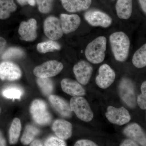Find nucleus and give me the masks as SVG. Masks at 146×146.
<instances>
[{"label": "nucleus", "mask_w": 146, "mask_h": 146, "mask_svg": "<svg viewBox=\"0 0 146 146\" xmlns=\"http://www.w3.org/2000/svg\"><path fill=\"white\" fill-rule=\"evenodd\" d=\"M112 1H114V0H112Z\"/></svg>", "instance_id": "nucleus-40"}, {"label": "nucleus", "mask_w": 146, "mask_h": 146, "mask_svg": "<svg viewBox=\"0 0 146 146\" xmlns=\"http://www.w3.org/2000/svg\"><path fill=\"white\" fill-rule=\"evenodd\" d=\"M25 55L23 51L19 48L12 47L9 48L5 52L2 56L3 60H8L13 58H20Z\"/></svg>", "instance_id": "nucleus-28"}, {"label": "nucleus", "mask_w": 146, "mask_h": 146, "mask_svg": "<svg viewBox=\"0 0 146 146\" xmlns=\"http://www.w3.org/2000/svg\"><path fill=\"white\" fill-rule=\"evenodd\" d=\"M60 21L62 30L65 34L75 31L81 23L80 17L76 14L62 13L60 15Z\"/></svg>", "instance_id": "nucleus-14"}, {"label": "nucleus", "mask_w": 146, "mask_h": 146, "mask_svg": "<svg viewBox=\"0 0 146 146\" xmlns=\"http://www.w3.org/2000/svg\"><path fill=\"white\" fill-rule=\"evenodd\" d=\"M53 0H36L38 9L41 13H49L52 10Z\"/></svg>", "instance_id": "nucleus-29"}, {"label": "nucleus", "mask_w": 146, "mask_h": 146, "mask_svg": "<svg viewBox=\"0 0 146 146\" xmlns=\"http://www.w3.org/2000/svg\"><path fill=\"white\" fill-rule=\"evenodd\" d=\"M119 95L123 102L131 108H134L137 104L136 93L133 82L127 78H123L119 87Z\"/></svg>", "instance_id": "nucleus-5"}, {"label": "nucleus", "mask_w": 146, "mask_h": 146, "mask_svg": "<svg viewBox=\"0 0 146 146\" xmlns=\"http://www.w3.org/2000/svg\"><path fill=\"white\" fill-rule=\"evenodd\" d=\"M84 18L88 23L94 27L107 28L111 25L112 19L106 13L99 10H91L84 14Z\"/></svg>", "instance_id": "nucleus-8"}, {"label": "nucleus", "mask_w": 146, "mask_h": 146, "mask_svg": "<svg viewBox=\"0 0 146 146\" xmlns=\"http://www.w3.org/2000/svg\"><path fill=\"white\" fill-rule=\"evenodd\" d=\"M125 135L142 146L146 145V135L139 125L133 123L129 125L123 130Z\"/></svg>", "instance_id": "nucleus-15"}, {"label": "nucleus", "mask_w": 146, "mask_h": 146, "mask_svg": "<svg viewBox=\"0 0 146 146\" xmlns=\"http://www.w3.org/2000/svg\"><path fill=\"white\" fill-rule=\"evenodd\" d=\"M1 107H0V113H1Z\"/></svg>", "instance_id": "nucleus-39"}, {"label": "nucleus", "mask_w": 146, "mask_h": 146, "mask_svg": "<svg viewBox=\"0 0 146 146\" xmlns=\"http://www.w3.org/2000/svg\"><path fill=\"white\" fill-rule=\"evenodd\" d=\"M106 117L110 123L119 125L127 123L131 119L127 110L123 107L117 108L112 106H108Z\"/></svg>", "instance_id": "nucleus-7"}, {"label": "nucleus", "mask_w": 146, "mask_h": 146, "mask_svg": "<svg viewBox=\"0 0 146 146\" xmlns=\"http://www.w3.org/2000/svg\"><path fill=\"white\" fill-rule=\"evenodd\" d=\"M132 63L136 68H141L146 65V44L143 45L133 54Z\"/></svg>", "instance_id": "nucleus-23"}, {"label": "nucleus", "mask_w": 146, "mask_h": 146, "mask_svg": "<svg viewBox=\"0 0 146 146\" xmlns=\"http://www.w3.org/2000/svg\"><path fill=\"white\" fill-rule=\"evenodd\" d=\"M36 29L37 23L35 19L32 18L27 22H22L18 29L21 39L28 42L34 41L37 36Z\"/></svg>", "instance_id": "nucleus-13"}, {"label": "nucleus", "mask_w": 146, "mask_h": 146, "mask_svg": "<svg viewBox=\"0 0 146 146\" xmlns=\"http://www.w3.org/2000/svg\"><path fill=\"white\" fill-rule=\"evenodd\" d=\"M16 9L17 6L13 0H0V19L8 18L11 13L15 11Z\"/></svg>", "instance_id": "nucleus-21"}, {"label": "nucleus", "mask_w": 146, "mask_h": 146, "mask_svg": "<svg viewBox=\"0 0 146 146\" xmlns=\"http://www.w3.org/2000/svg\"><path fill=\"white\" fill-rule=\"evenodd\" d=\"M121 146H138V144L132 139H127L123 141L120 145Z\"/></svg>", "instance_id": "nucleus-33"}, {"label": "nucleus", "mask_w": 146, "mask_h": 146, "mask_svg": "<svg viewBox=\"0 0 146 146\" xmlns=\"http://www.w3.org/2000/svg\"><path fill=\"white\" fill-rule=\"evenodd\" d=\"M46 146H65L67 145L64 140L58 137L52 136L46 139L44 142Z\"/></svg>", "instance_id": "nucleus-31"}, {"label": "nucleus", "mask_w": 146, "mask_h": 146, "mask_svg": "<svg viewBox=\"0 0 146 146\" xmlns=\"http://www.w3.org/2000/svg\"><path fill=\"white\" fill-rule=\"evenodd\" d=\"M141 91L142 94L137 98V103L139 107L142 110L146 109V82H144L141 85Z\"/></svg>", "instance_id": "nucleus-30"}, {"label": "nucleus", "mask_w": 146, "mask_h": 146, "mask_svg": "<svg viewBox=\"0 0 146 146\" xmlns=\"http://www.w3.org/2000/svg\"><path fill=\"white\" fill-rule=\"evenodd\" d=\"M70 106L72 112L82 121L89 122L94 118V113L88 102L82 96H74L71 98Z\"/></svg>", "instance_id": "nucleus-3"}, {"label": "nucleus", "mask_w": 146, "mask_h": 146, "mask_svg": "<svg viewBox=\"0 0 146 146\" xmlns=\"http://www.w3.org/2000/svg\"><path fill=\"white\" fill-rule=\"evenodd\" d=\"M17 1L19 4L22 6L29 4L33 6L35 5V0H17Z\"/></svg>", "instance_id": "nucleus-34"}, {"label": "nucleus", "mask_w": 146, "mask_h": 146, "mask_svg": "<svg viewBox=\"0 0 146 146\" xmlns=\"http://www.w3.org/2000/svg\"><path fill=\"white\" fill-rule=\"evenodd\" d=\"M93 71L91 64L85 60L80 61L73 68V72L77 80L83 85H86L89 82Z\"/></svg>", "instance_id": "nucleus-12"}, {"label": "nucleus", "mask_w": 146, "mask_h": 146, "mask_svg": "<svg viewBox=\"0 0 146 146\" xmlns=\"http://www.w3.org/2000/svg\"><path fill=\"white\" fill-rule=\"evenodd\" d=\"M30 110L33 119L37 124L46 125L51 122V115L48 110L46 104L44 101L35 100L31 104Z\"/></svg>", "instance_id": "nucleus-4"}, {"label": "nucleus", "mask_w": 146, "mask_h": 146, "mask_svg": "<svg viewBox=\"0 0 146 146\" xmlns=\"http://www.w3.org/2000/svg\"><path fill=\"white\" fill-rule=\"evenodd\" d=\"M50 103L56 112L62 117H71L72 112L70 105L65 100L55 95H50L49 97Z\"/></svg>", "instance_id": "nucleus-17"}, {"label": "nucleus", "mask_w": 146, "mask_h": 146, "mask_svg": "<svg viewBox=\"0 0 146 146\" xmlns=\"http://www.w3.org/2000/svg\"><path fill=\"white\" fill-rule=\"evenodd\" d=\"M116 9L119 18L125 20L128 19L132 12V0H117Z\"/></svg>", "instance_id": "nucleus-20"}, {"label": "nucleus", "mask_w": 146, "mask_h": 146, "mask_svg": "<svg viewBox=\"0 0 146 146\" xmlns=\"http://www.w3.org/2000/svg\"><path fill=\"white\" fill-rule=\"evenodd\" d=\"M44 29L45 35L51 40H58L63 36L60 21L54 16H49L45 20Z\"/></svg>", "instance_id": "nucleus-9"}, {"label": "nucleus", "mask_w": 146, "mask_h": 146, "mask_svg": "<svg viewBox=\"0 0 146 146\" xmlns=\"http://www.w3.org/2000/svg\"><path fill=\"white\" fill-rule=\"evenodd\" d=\"M110 42L116 60L124 62L128 56L130 42L127 35L123 32L112 33L110 36Z\"/></svg>", "instance_id": "nucleus-1"}, {"label": "nucleus", "mask_w": 146, "mask_h": 146, "mask_svg": "<svg viewBox=\"0 0 146 146\" xmlns=\"http://www.w3.org/2000/svg\"><path fill=\"white\" fill-rule=\"evenodd\" d=\"M22 72L18 65L12 62L0 63V78L3 80L14 81L21 78Z\"/></svg>", "instance_id": "nucleus-11"}, {"label": "nucleus", "mask_w": 146, "mask_h": 146, "mask_svg": "<svg viewBox=\"0 0 146 146\" xmlns=\"http://www.w3.org/2000/svg\"><path fill=\"white\" fill-rule=\"evenodd\" d=\"M36 48L39 52L46 53L60 50V46L57 42H54L53 40H50L39 43L37 44Z\"/></svg>", "instance_id": "nucleus-27"}, {"label": "nucleus", "mask_w": 146, "mask_h": 146, "mask_svg": "<svg viewBox=\"0 0 146 146\" xmlns=\"http://www.w3.org/2000/svg\"><path fill=\"white\" fill-rule=\"evenodd\" d=\"M7 143L5 138L3 137L2 131L0 130V146H6Z\"/></svg>", "instance_id": "nucleus-36"}, {"label": "nucleus", "mask_w": 146, "mask_h": 146, "mask_svg": "<svg viewBox=\"0 0 146 146\" xmlns=\"http://www.w3.org/2000/svg\"><path fill=\"white\" fill-rule=\"evenodd\" d=\"M36 82L45 95L49 96L52 94L54 89L53 84L49 78H38Z\"/></svg>", "instance_id": "nucleus-26"}, {"label": "nucleus", "mask_w": 146, "mask_h": 146, "mask_svg": "<svg viewBox=\"0 0 146 146\" xmlns=\"http://www.w3.org/2000/svg\"><path fill=\"white\" fill-rule=\"evenodd\" d=\"M142 10L144 13H146V0H138Z\"/></svg>", "instance_id": "nucleus-37"}, {"label": "nucleus", "mask_w": 146, "mask_h": 146, "mask_svg": "<svg viewBox=\"0 0 146 146\" xmlns=\"http://www.w3.org/2000/svg\"><path fill=\"white\" fill-rule=\"evenodd\" d=\"M43 144L41 141L39 140H35L33 141L31 144H30V146H43Z\"/></svg>", "instance_id": "nucleus-38"}, {"label": "nucleus", "mask_w": 146, "mask_h": 146, "mask_svg": "<svg viewBox=\"0 0 146 146\" xmlns=\"http://www.w3.org/2000/svg\"><path fill=\"white\" fill-rule=\"evenodd\" d=\"M6 41L3 37L0 36V54L3 52L6 45Z\"/></svg>", "instance_id": "nucleus-35"}, {"label": "nucleus", "mask_w": 146, "mask_h": 146, "mask_svg": "<svg viewBox=\"0 0 146 146\" xmlns=\"http://www.w3.org/2000/svg\"><path fill=\"white\" fill-rule=\"evenodd\" d=\"M75 146H97L96 144L93 141L88 140H81L77 141Z\"/></svg>", "instance_id": "nucleus-32"}, {"label": "nucleus", "mask_w": 146, "mask_h": 146, "mask_svg": "<svg viewBox=\"0 0 146 146\" xmlns=\"http://www.w3.org/2000/svg\"><path fill=\"white\" fill-rule=\"evenodd\" d=\"M62 5L68 12L75 13L86 10L90 7L92 0H60Z\"/></svg>", "instance_id": "nucleus-19"}, {"label": "nucleus", "mask_w": 146, "mask_h": 146, "mask_svg": "<svg viewBox=\"0 0 146 146\" xmlns=\"http://www.w3.org/2000/svg\"><path fill=\"white\" fill-rule=\"evenodd\" d=\"M52 129L58 138L67 140L70 138L72 133V125L68 121L58 119L54 122Z\"/></svg>", "instance_id": "nucleus-16"}, {"label": "nucleus", "mask_w": 146, "mask_h": 146, "mask_svg": "<svg viewBox=\"0 0 146 146\" xmlns=\"http://www.w3.org/2000/svg\"><path fill=\"white\" fill-rule=\"evenodd\" d=\"M23 89L16 86H10L6 87L2 91L3 96L10 99H20L23 94Z\"/></svg>", "instance_id": "nucleus-25"}, {"label": "nucleus", "mask_w": 146, "mask_h": 146, "mask_svg": "<svg viewBox=\"0 0 146 146\" xmlns=\"http://www.w3.org/2000/svg\"><path fill=\"white\" fill-rule=\"evenodd\" d=\"M106 38L100 36L88 44L85 51L87 60L94 64L101 63L105 57L106 48Z\"/></svg>", "instance_id": "nucleus-2"}, {"label": "nucleus", "mask_w": 146, "mask_h": 146, "mask_svg": "<svg viewBox=\"0 0 146 146\" xmlns=\"http://www.w3.org/2000/svg\"><path fill=\"white\" fill-rule=\"evenodd\" d=\"M39 133V130L37 128L32 125H27L25 129V132L21 138V143L24 145H29L33 141L36 135Z\"/></svg>", "instance_id": "nucleus-24"}, {"label": "nucleus", "mask_w": 146, "mask_h": 146, "mask_svg": "<svg viewBox=\"0 0 146 146\" xmlns=\"http://www.w3.org/2000/svg\"><path fill=\"white\" fill-rule=\"evenodd\" d=\"M21 130V121L18 118L13 120L9 130V142L11 145L17 143Z\"/></svg>", "instance_id": "nucleus-22"}, {"label": "nucleus", "mask_w": 146, "mask_h": 146, "mask_svg": "<svg viewBox=\"0 0 146 146\" xmlns=\"http://www.w3.org/2000/svg\"><path fill=\"white\" fill-rule=\"evenodd\" d=\"M98 73L96 78V82L101 89H107L115 81V72L107 64L101 65L99 69Z\"/></svg>", "instance_id": "nucleus-10"}, {"label": "nucleus", "mask_w": 146, "mask_h": 146, "mask_svg": "<svg viewBox=\"0 0 146 146\" xmlns=\"http://www.w3.org/2000/svg\"><path fill=\"white\" fill-rule=\"evenodd\" d=\"M61 86L64 92L74 96H82L86 94L85 90L78 82L68 78L63 79Z\"/></svg>", "instance_id": "nucleus-18"}, {"label": "nucleus", "mask_w": 146, "mask_h": 146, "mask_svg": "<svg viewBox=\"0 0 146 146\" xmlns=\"http://www.w3.org/2000/svg\"><path fill=\"white\" fill-rule=\"evenodd\" d=\"M62 63L55 60H49L35 67L33 74L38 78H50L58 74L63 70Z\"/></svg>", "instance_id": "nucleus-6"}]
</instances>
